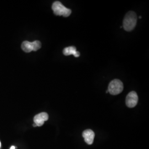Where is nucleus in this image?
Listing matches in <instances>:
<instances>
[{"instance_id":"nucleus-1","label":"nucleus","mask_w":149,"mask_h":149,"mask_svg":"<svg viewBox=\"0 0 149 149\" xmlns=\"http://www.w3.org/2000/svg\"><path fill=\"white\" fill-rule=\"evenodd\" d=\"M137 22V16L133 11H129L124 17L123 26L124 29L128 32L133 30Z\"/></svg>"},{"instance_id":"nucleus-2","label":"nucleus","mask_w":149,"mask_h":149,"mask_svg":"<svg viewBox=\"0 0 149 149\" xmlns=\"http://www.w3.org/2000/svg\"><path fill=\"white\" fill-rule=\"evenodd\" d=\"M54 13L56 16H63L68 17L71 15V10L65 7L60 2L55 1L52 5Z\"/></svg>"},{"instance_id":"nucleus-3","label":"nucleus","mask_w":149,"mask_h":149,"mask_svg":"<svg viewBox=\"0 0 149 149\" xmlns=\"http://www.w3.org/2000/svg\"><path fill=\"white\" fill-rule=\"evenodd\" d=\"M123 84L120 80L115 79L112 81L108 86V91L112 95H117L123 90Z\"/></svg>"},{"instance_id":"nucleus-4","label":"nucleus","mask_w":149,"mask_h":149,"mask_svg":"<svg viewBox=\"0 0 149 149\" xmlns=\"http://www.w3.org/2000/svg\"><path fill=\"white\" fill-rule=\"evenodd\" d=\"M138 102V96L135 91H132L126 97V105L129 108H133L136 106Z\"/></svg>"},{"instance_id":"nucleus-5","label":"nucleus","mask_w":149,"mask_h":149,"mask_svg":"<svg viewBox=\"0 0 149 149\" xmlns=\"http://www.w3.org/2000/svg\"><path fill=\"white\" fill-rule=\"evenodd\" d=\"M49 116L45 112H42L37 114L34 118V123L36 124L37 127L42 126L44 122L48 120Z\"/></svg>"},{"instance_id":"nucleus-6","label":"nucleus","mask_w":149,"mask_h":149,"mask_svg":"<svg viewBox=\"0 0 149 149\" xmlns=\"http://www.w3.org/2000/svg\"><path fill=\"white\" fill-rule=\"evenodd\" d=\"M95 136V133L91 129L86 130L82 133V136L85 139L86 143L88 145L92 144L94 140Z\"/></svg>"},{"instance_id":"nucleus-7","label":"nucleus","mask_w":149,"mask_h":149,"mask_svg":"<svg viewBox=\"0 0 149 149\" xmlns=\"http://www.w3.org/2000/svg\"><path fill=\"white\" fill-rule=\"evenodd\" d=\"M63 54L65 56L74 55L76 58L80 56V53L76 50V48L74 46H71L65 48L63 50Z\"/></svg>"},{"instance_id":"nucleus-8","label":"nucleus","mask_w":149,"mask_h":149,"mask_svg":"<svg viewBox=\"0 0 149 149\" xmlns=\"http://www.w3.org/2000/svg\"><path fill=\"white\" fill-rule=\"evenodd\" d=\"M22 50L26 53H30L33 51V42H29L28 41H24L21 45Z\"/></svg>"},{"instance_id":"nucleus-9","label":"nucleus","mask_w":149,"mask_h":149,"mask_svg":"<svg viewBox=\"0 0 149 149\" xmlns=\"http://www.w3.org/2000/svg\"><path fill=\"white\" fill-rule=\"evenodd\" d=\"M33 51L34 52L37 51L38 50H39L40 48H41V46H42V44L40 43V42L38 40L33 42Z\"/></svg>"},{"instance_id":"nucleus-10","label":"nucleus","mask_w":149,"mask_h":149,"mask_svg":"<svg viewBox=\"0 0 149 149\" xmlns=\"http://www.w3.org/2000/svg\"><path fill=\"white\" fill-rule=\"evenodd\" d=\"M10 149H16V147L14 146H12Z\"/></svg>"},{"instance_id":"nucleus-11","label":"nucleus","mask_w":149,"mask_h":149,"mask_svg":"<svg viewBox=\"0 0 149 149\" xmlns=\"http://www.w3.org/2000/svg\"><path fill=\"white\" fill-rule=\"evenodd\" d=\"M106 93H108V90L107 91Z\"/></svg>"},{"instance_id":"nucleus-12","label":"nucleus","mask_w":149,"mask_h":149,"mask_svg":"<svg viewBox=\"0 0 149 149\" xmlns=\"http://www.w3.org/2000/svg\"><path fill=\"white\" fill-rule=\"evenodd\" d=\"M1 142H0V148H1Z\"/></svg>"}]
</instances>
